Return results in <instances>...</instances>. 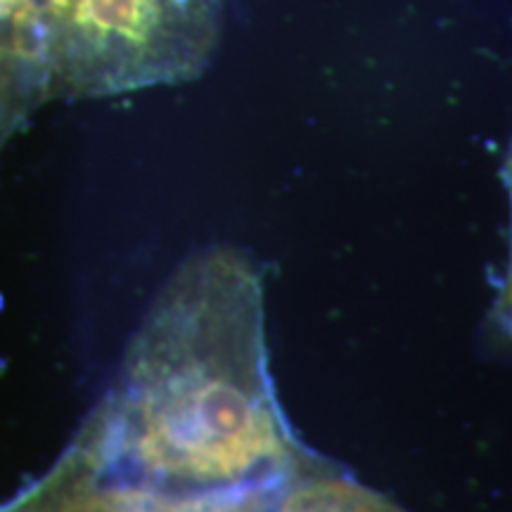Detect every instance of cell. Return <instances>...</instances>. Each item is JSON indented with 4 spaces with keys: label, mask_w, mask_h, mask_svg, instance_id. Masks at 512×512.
Here are the masks:
<instances>
[{
    "label": "cell",
    "mask_w": 512,
    "mask_h": 512,
    "mask_svg": "<svg viewBox=\"0 0 512 512\" xmlns=\"http://www.w3.org/2000/svg\"><path fill=\"white\" fill-rule=\"evenodd\" d=\"M46 93L41 62L12 43L0 41V147Z\"/></svg>",
    "instance_id": "cell-4"
},
{
    "label": "cell",
    "mask_w": 512,
    "mask_h": 512,
    "mask_svg": "<svg viewBox=\"0 0 512 512\" xmlns=\"http://www.w3.org/2000/svg\"><path fill=\"white\" fill-rule=\"evenodd\" d=\"M268 512H403L306 451L283 479L271 486Z\"/></svg>",
    "instance_id": "cell-3"
},
{
    "label": "cell",
    "mask_w": 512,
    "mask_h": 512,
    "mask_svg": "<svg viewBox=\"0 0 512 512\" xmlns=\"http://www.w3.org/2000/svg\"><path fill=\"white\" fill-rule=\"evenodd\" d=\"M181 0H43L36 5L46 93L100 95L174 79L195 62L166 38Z\"/></svg>",
    "instance_id": "cell-2"
},
{
    "label": "cell",
    "mask_w": 512,
    "mask_h": 512,
    "mask_svg": "<svg viewBox=\"0 0 512 512\" xmlns=\"http://www.w3.org/2000/svg\"><path fill=\"white\" fill-rule=\"evenodd\" d=\"M79 439L112 479L174 496L259 489L302 460L268 375L252 256L209 247L183 261Z\"/></svg>",
    "instance_id": "cell-1"
}]
</instances>
